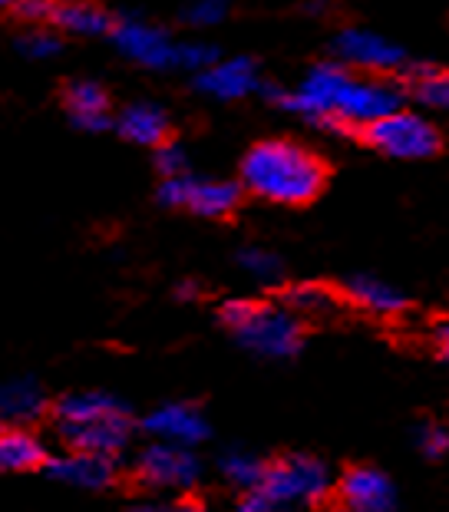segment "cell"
Returning a JSON list of instances; mask_svg holds the SVG:
<instances>
[{
    "instance_id": "cell-16",
    "label": "cell",
    "mask_w": 449,
    "mask_h": 512,
    "mask_svg": "<svg viewBox=\"0 0 449 512\" xmlns=\"http://www.w3.org/2000/svg\"><path fill=\"white\" fill-rule=\"evenodd\" d=\"M341 294L350 304H357V308H364L370 314H380V318H393V314L407 308V298L377 278H350L341 288Z\"/></svg>"
},
{
    "instance_id": "cell-7",
    "label": "cell",
    "mask_w": 449,
    "mask_h": 512,
    "mask_svg": "<svg viewBox=\"0 0 449 512\" xmlns=\"http://www.w3.org/2000/svg\"><path fill=\"white\" fill-rule=\"evenodd\" d=\"M136 483L152 489H175V486H192L199 479V460L189 446L175 443H152L136 456L133 466Z\"/></svg>"
},
{
    "instance_id": "cell-19",
    "label": "cell",
    "mask_w": 449,
    "mask_h": 512,
    "mask_svg": "<svg viewBox=\"0 0 449 512\" xmlns=\"http://www.w3.org/2000/svg\"><path fill=\"white\" fill-rule=\"evenodd\" d=\"M199 86L208 93L222 96V100H238V96L255 90V67H251V60L218 63V67L205 70L199 76Z\"/></svg>"
},
{
    "instance_id": "cell-1",
    "label": "cell",
    "mask_w": 449,
    "mask_h": 512,
    "mask_svg": "<svg viewBox=\"0 0 449 512\" xmlns=\"http://www.w3.org/2000/svg\"><path fill=\"white\" fill-rule=\"evenodd\" d=\"M331 166L294 139H265L242 159V185L265 202L308 205L327 189Z\"/></svg>"
},
{
    "instance_id": "cell-2",
    "label": "cell",
    "mask_w": 449,
    "mask_h": 512,
    "mask_svg": "<svg viewBox=\"0 0 449 512\" xmlns=\"http://www.w3.org/2000/svg\"><path fill=\"white\" fill-rule=\"evenodd\" d=\"M53 427L73 453L116 456L129 440V410L109 394H70L53 403Z\"/></svg>"
},
{
    "instance_id": "cell-29",
    "label": "cell",
    "mask_w": 449,
    "mask_h": 512,
    "mask_svg": "<svg viewBox=\"0 0 449 512\" xmlns=\"http://www.w3.org/2000/svg\"><path fill=\"white\" fill-rule=\"evenodd\" d=\"M218 14H222V4H202L199 10H192V17L199 20H215Z\"/></svg>"
},
{
    "instance_id": "cell-24",
    "label": "cell",
    "mask_w": 449,
    "mask_h": 512,
    "mask_svg": "<svg viewBox=\"0 0 449 512\" xmlns=\"http://www.w3.org/2000/svg\"><path fill=\"white\" fill-rule=\"evenodd\" d=\"M416 446H420L423 456L440 460V456L449 453V430L440 427V423H423V427L416 430Z\"/></svg>"
},
{
    "instance_id": "cell-8",
    "label": "cell",
    "mask_w": 449,
    "mask_h": 512,
    "mask_svg": "<svg viewBox=\"0 0 449 512\" xmlns=\"http://www.w3.org/2000/svg\"><path fill=\"white\" fill-rule=\"evenodd\" d=\"M337 499L344 512H390L393 486L377 466H347L337 483Z\"/></svg>"
},
{
    "instance_id": "cell-26",
    "label": "cell",
    "mask_w": 449,
    "mask_h": 512,
    "mask_svg": "<svg viewBox=\"0 0 449 512\" xmlns=\"http://www.w3.org/2000/svg\"><path fill=\"white\" fill-rule=\"evenodd\" d=\"M156 166H159V172L166 179H179V176H189L185 172V156L175 146H162V149H156Z\"/></svg>"
},
{
    "instance_id": "cell-28",
    "label": "cell",
    "mask_w": 449,
    "mask_h": 512,
    "mask_svg": "<svg viewBox=\"0 0 449 512\" xmlns=\"http://www.w3.org/2000/svg\"><path fill=\"white\" fill-rule=\"evenodd\" d=\"M129 512H205L199 503H192V499H185V503H172V506H136Z\"/></svg>"
},
{
    "instance_id": "cell-17",
    "label": "cell",
    "mask_w": 449,
    "mask_h": 512,
    "mask_svg": "<svg viewBox=\"0 0 449 512\" xmlns=\"http://www.w3.org/2000/svg\"><path fill=\"white\" fill-rule=\"evenodd\" d=\"M47 450L43 443L24 427H7L0 437V466L7 473H30L37 466H47Z\"/></svg>"
},
{
    "instance_id": "cell-9",
    "label": "cell",
    "mask_w": 449,
    "mask_h": 512,
    "mask_svg": "<svg viewBox=\"0 0 449 512\" xmlns=\"http://www.w3.org/2000/svg\"><path fill=\"white\" fill-rule=\"evenodd\" d=\"M337 50H341L344 60L357 63L364 73L397 76V67L403 63V53L393 43L374 34H364V30H344L341 40H337Z\"/></svg>"
},
{
    "instance_id": "cell-6",
    "label": "cell",
    "mask_w": 449,
    "mask_h": 512,
    "mask_svg": "<svg viewBox=\"0 0 449 512\" xmlns=\"http://www.w3.org/2000/svg\"><path fill=\"white\" fill-rule=\"evenodd\" d=\"M159 202L169 205V209H189L195 215H205V219H228L242 202V185L179 176L162 182Z\"/></svg>"
},
{
    "instance_id": "cell-23",
    "label": "cell",
    "mask_w": 449,
    "mask_h": 512,
    "mask_svg": "<svg viewBox=\"0 0 449 512\" xmlns=\"http://www.w3.org/2000/svg\"><path fill=\"white\" fill-rule=\"evenodd\" d=\"M60 4H63V0H20V4L10 7L7 14L24 20V24H53Z\"/></svg>"
},
{
    "instance_id": "cell-4",
    "label": "cell",
    "mask_w": 449,
    "mask_h": 512,
    "mask_svg": "<svg viewBox=\"0 0 449 512\" xmlns=\"http://www.w3.org/2000/svg\"><path fill=\"white\" fill-rule=\"evenodd\" d=\"M225 328H232L235 337L248 351L265 357H291L298 354L304 341V324L291 308L278 304H258V301H225L218 311Z\"/></svg>"
},
{
    "instance_id": "cell-25",
    "label": "cell",
    "mask_w": 449,
    "mask_h": 512,
    "mask_svg": "<svg viewBox=\"0 0 449 512\" xmlns=\"http://www.w3.org/2000/svg\"><path fill=\"white\" fill-rule=\"evenodd\" d=\"M238 261H242V268H248L255 278H278V271H281V261L275 255H268V252H258V248H245L242 255H238Z\"/></svg>"
},
{
    "instance_id": "cell-13",
    "label": "cell",
    "mask_w": 449,
    "mask_h": 512,
    "mask_svg": "<svg viewBox=\"0 0 449 512\" xmlns=\"http://www.w3.org/2000/svg\"><path fill=\"white\" fill-rule=\"evenodd\" d=\"M116 43L129 53L133 60L146 63V67H169V63H179V50L169 47V40L159 34V30L149 27H119L116 30Z\"/></svg>"
},
{
    "instance_id": "cell-15",
    "label": "cell",
    "mask_w": 449,
    "mask_h": 512,
    "mask_svg": "<svg viewBox=\"0 0 449 512\" xmlns=\"http://www.w3.org/2000/svg\"><path fill=\"white\" fill-rule=\"evenodd\" d=\"M393 80L407 93H413L420 103L436 106V110H449V70L430 67V63H413L407 70H397Z\"/></svg>"
},
{
    "instance_id": "cell-12",
    "label": "cell",
    "mask_w": 449,
    "mask_h": 512,
    "mask_svg": "<svg viewBox=\"0 0 449 512\" xmlns=\"http://www.w3.org/2000/svg\"><path fill=\"white\" fill-rule=\"evenodd\" d=\"M60 103L67 106L73 123L80 129H106L109 126V96L96 83H63Z\"/></svg>"
},
{
    "instance_id": "cell-22",
    "label": "cell",
    "mask_w": 449,
    "mask_h": 512,
    "mask_svg": "<svg viewBox=\"0 0 449 512\" xmlns=\"http://www.w3.org/2000/svg\"><path fill=\"white\" fill-rule=\"evenodd\" d=\"M284 304L294 314H331L337 308V294L324 285H294L284 291Z\"/></svg>"
},
{
    "instance_id": "cell-11",
    "label": "cell",
    "mask_w": 449,
    "mask_h": 512,
    "mask_svg": "<svg viewBox=\"0 0 449 512\" xmlns=\"http://www.w3.org/2000/svg\"><path fill=\"white\" fill-rule=\"evenodd\" d=\"M47 473L53 479H63L70 486L83 489H103L113 486L116 479V463L113 456H96V453H67V456H53L47 463Z\"/></svg>"
},
{
    "instance_id": "cell-31",
    "label": "cell",
    "mask_w": 449,
    "mask_h": 512,
    "mask_svg": "<svg viewBox=\"0 0 449 512\" xmlns=\"http://www.w3.org/2000/svg\"><path fill=\"white\" fill-rule=\"evenodd\" d=\"M17 4H20V0H4V7H7V10H10V7H17Z\"/></svg>"
},
{
    "instance_id": "cell-21",
    "label": "cell",
    "mask_w": 449,
    "mask_h": 512,
    "mask_svg": "<svg viewBox=\"0 0 449 512\" xmlns=\"http://www.w3.org/2000/svg\"><path fill=\"white\" fill-rule=\"evenodd\" d=\"M218 470H222V476L228 479V483H235L238 489L251 493V489H255L261 479H265L268 463L261 460V456H255V453L232 450V453H225L222 460H218Z\"/></svg>"
},
{
    "instance_id": "cell-27",
    "label": "cell",
    "mask_w": 449,
    "mask_h": 512,
    "mask_svg": "<svg viewBox=\"0 0 449 512\" xmlns=\"http://www.w3.org/2000/svg\"><path fill=\"white\" fill-rule=\"evenodd\" d=\"M20 47H24L27 53H34V57H47V53L57 50V40L47 37V34H30L20 40Z\"/></svg>"
},
{
    "instance_id": "cell-14",
    "label": "cell",
    "mask_w": 449,
    "mask_h": 512,
    "mask_svg": "<svg viewBox=\"0 0 449 512\" xmlns=\"http://www.w3.org/2000/svg\"><path fill=\"white\" fill-rule=\"evenodd\" d=\"M116 126L129 143L152 146V149L169 146V136H172L166 113L156 110V106H129V110H123V116H119Z\"/></svg>"
},
{
    "instance_id": "cell-20",
    "label": "cell",
    "mask_w": 449,
    "mask_h": 512,
    "mask_svg": "<svg viewBox=\"0 0 449 512\" xmlns=\"http://www.w3.org/2000/svg\"><path fill=\"white\" fill-rule=\"evenodd\" d=\"M47 413V397L34 380H14L4 387V417L10 420V427H24V423L37 420Z\"/></svg>"
},
{
    "instance_id": "cell-5",
    "label": "cell",
    "mask_w": 449,
    "mask_h": 512,
    "mask_svg": "<svg viewBox=\"0 0 449 512\" xmlns=\"http://www.w3.org/2000/svg\"><path fill=\"white\" fill-rule=\"evenodd\" d=\"M367 149H377L393 159H430L443 149V136L433 123L416 113H390L354 133Z\"/></svg>"
},
{
    "instance_id": "cell-3",
    "label": "cell",
    "mask_w": 449,
    "mask_h": 512,
    "mask_svg": "<svg viewBox=\"0 0 449 512\" xmlns=\"http://www.w3.org/2000/svg\"><path fill=\"white\" fill-rule=\"evenodd\" d=\"M331 493L327 466L314 456L291 453L268 463L265 479L238 499L235 512H308Z\"/></svg>"
},
{
    "instance_id": "cell-30",
    "label": "cell",
    "mask_w": 449,
    "mask_h": 512,
    "mask_svg": "<svg viewBox=\"0 0 449 512\" xmlns=\"http://www.w3.org/2000/svg\"><path fill=\"white\" fill-rule=\"evenodd\" d=\"M440 354H443V361L449 364V344H440Z\"/></svg>"
},
{
    "instance_id": "cell-18",
    "label": "cell",
    "mask_w": 449,
    "mask_h": 512,
    "mask_svg": "<svg viewBox=\"0 0 449 512\" xmlns=\"http://www.w3.org/2000/svg\"><path fill=\"white\" fill-rule=\"evenodd\" d=\"M53 27L70 34H106L113 30V17L100 0H63L53 17Z\"/></svg>"
},
{
    "instance_id": "cell-10",
    "label": "cell",
    "mask_w": 449,
    "mask_h": 512,
    "mask_svg": "<svg viewBox=\"0 0 449 512\" xmlns=\"http://www.w3.org/2000/svg\"><path fill=\"white\" fill-rule=\"evenodd\" d=\"M146 430L175 446H192L208 437V423L192 403H166V407L152 410L146 417Z\"/></svg>"
}]
</instances>
